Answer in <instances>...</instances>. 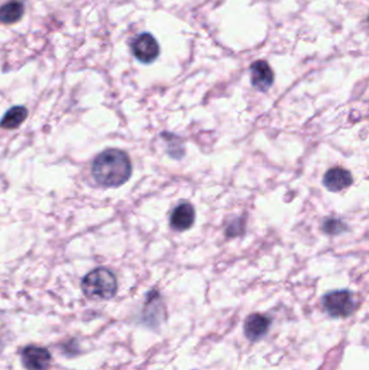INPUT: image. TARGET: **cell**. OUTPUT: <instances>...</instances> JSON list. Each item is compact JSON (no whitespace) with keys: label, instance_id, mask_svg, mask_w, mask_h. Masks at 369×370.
Segmentation results:
<instances>
[{"label":"cell","instance_id":"6da1fadb","mask_svg":"<svg viewBox=\"0 0 369 370\" xmlns=\"http://www.w3.org/2000/svg\"><path fill=\"white\" fill-rule=\"evenodd\" d=\"M132 174L129 156L122 149H105L92 163V176L102 187H120L130 179Z\"/></svg>","mask_w":369,"mask_h":370},{"label":"cell","instance_id":"7a4b0ae2","mask_svg":"<svg viewBox=\"0 0 369 370\" xmlns=\"http://www.w3.org/2000/svg\"><path fill=\"white\" fill-rule=\"evenodd\" d=\"M82 293L92 300H109L118 289L115 274L107 268H98L84 276L82 281Z\"/></svg>","mask_w":369,"mask_h":370},{"label":"cell","instance_id":"3957f363","mask_svg":"<svg viewBox=\"0 0 369 370\" xmlns=\"http://www.w3.org/2000/svg\"><path fill=\"white\" fill-rule=\"evenodd\" d=\"M325 312L334 318L349 317L354 311V301L349 290H334L322 299Z\"/></svg>","mask_w":369,"mask_h":370},{"label":"cell","instance_id":"277c9868","mask_svg":"<svg viewBox=\"0 0 369 370\" xmlns=\"http://www.w3.org/2000/svg\"><path fill=\"white\" fill-rule=\"evenodd\" d=\"M132 53L136 60L144 64H150L159 55V45L150 33H142L132 45Z\"/></svg>","mask_w":369,"mask_h":370},{"label":"cell","instance_id":"5b68a950","mask_svg":"<svg viewBox=\"0 0 369 370\" xmlns=\"http://www.w3.org/2000/svg\"><path fill=\"white\" fill-rule=\"evenodd\" d=\"M21 362L26 370H49L53 356L46 348L28 346L22 351Z\"/></svg>","mask_w":369,"mask_h":370},{"label":"cell","instance_id":"8992f818","mask_svg":"<svg viewBox=\"0 0 369 370\" xmlns=\"http://www.w3.org/2000/svg\"><path fill=\"white\" fill-rule=\"evenodd\" d=\"M271 318L260 313H253L248 316L244 323V333L251 342H257L268 335L270 329Z\"/></svg>","mask_w":369,"mask_h":370},{"label":"cell","instance_id":"52a82bcc","mask_svg":"<svg viewBox=\"0 0 369 370\" xmlns=\"http://www.w3.org/2000/svg\"><path fill=\"white\" fill-rule=\"evenodd\" d=\"M195 222V209L188 201L179 204L170 216V225L174 231L184 232L191 229Z\"/></svg>","mask_w":369,"mask_h":370},{"label":"cell","instance_id":"ba28073f","mask_svg":"<svg viewBox=\"0 0 369 370\" xmlns=\"http://www.w3.org/2000/svg\"><path fill=\"white\" fill-rule=\"evenodd\" d=\"M251 84L259 91H268L274 82V74L268 62L255 61L251 66Z\"/></svg>","mask_w":369,"mask_h":370},{"label":"cell","instance_id":"9c48e42d","mask_svg":"<svg viewBox=\"0 0 369 370\" xmlns=\"http://www.w3.org/2000/svg\"><path fill=\"white\" fill-rule=\"evenodd\" d=\"M352 183H353V178H352L351 172L341 167H334L328 170L323 179L324 187L334 193L348 189Z\"/></svg>","mask_w":369,"mask_h":370},{"label":"cell","instance_id":"30bf717a","mask_svg":"<svg viewBox=\"0 0 369 370\" xmlns=\"http://www.w3.org/2000/svg\"><path fill=\"white\" fill-rule=\"evenodd\" d=\"M24 3L20 0H10L5 5L0 6V23L6 25L19 22L24 15Z\"/></svg>","mask_w":369,"mask_h":370},{"label":"cell","instance_id":"8fae6325","mask_svg":"<svg viewBox=\"0 0 369 370\" xmlns=\"http://www.w3.org/2000/svg\"><path fill=\"white\" fill-rule=\"evenodd\" d=\"M28 115V109L22 105L11 107L0 120V127L8 130L17 129L26 120Z\"/></svg>","mask_w":369,"mask_h":370},{"label":"cell","instance_id":"7c38bea8","mask_svg":"<svg viewBox=\"0 0 369 370\" xmlns=\"http://www.w3.org/2000/svg\"><path fill=\"white\" fill-rule=\"evenodd\" d=\"M345 229H347V225L338 219H326L323 223V231L330 235H338L345 231Z\"/></svg>","mask_w":369,"mask_h":370}]
</instances>
